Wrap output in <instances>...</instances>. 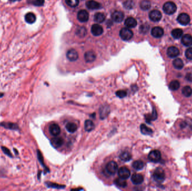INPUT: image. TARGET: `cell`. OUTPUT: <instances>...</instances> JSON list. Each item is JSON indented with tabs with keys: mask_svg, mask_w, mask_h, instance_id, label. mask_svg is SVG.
<instances>
[{
	"mask_svg": "<svg viewBox=\"0 0 192 191\" xmlns=\"http://www.w3.org/2000/svg\"><path fill=\"white\" fill-rule=\"evenodd\" d=\"M10 1H12V2H15V1H20V0H10Z\"/></svg>",
	"mask_w": 192,
	"mask_h": 191,
	"instance_id": "obj_48",
	"label": "cell"
},
{
	"mask_svg": "<svg viewBox=\"0 0 192 191\" xmlns=\"http://www.w3.org/2000/svg\"><path fill=\"white\" fill-rule=\"evenodd\" d=\"M118 169V165L115 162L111 161L109 162L106 167V170L107 173L109 174L110 175H114L116 173Z\"/></svg>",
	"mask_w": 192,
	"mask_h": 191,
	"instance_id": "obj_4",
	"label": "cell"
},
{
	"mask_svg": "<svg viewBox=\"0 0 192 191\" xmlns=\"http://www.w3.org/2000/svg\"><path fill=\"white\" fill-rule=\"evenodd\" d=\"M131 180L133 183L135 185H140L143 183L144 180V177L142 174H134L131 178Z\"/></svg>",
	"mask_w": 192,
	"mask_h": 191,
	"instance_id": "obj_16",
	"label": "cell"
},
{
	"mask_svg": "<svg viewBox=\"0 0 192 191\" xmlns=\"http://www.w3.org/2000/svg\"><path fill=\"white\" fill-rule=\"evenodd\" d=\"M86 6L89 9L97 10L101 8V5L99 2L94 0H89L86 3Z\"/></svg>",
	"mask_w": 192,
	"mask_h": 191,
	"instance_id": "obj_18",
	"label": "cell"
},
{
	"mask_svg": "<svg viewBox=\"0 0 192 191\" xmlns=\"http://www.w3.org/2000/svg\"><path fill=\"white\" fill-rule=\"evenodd\" d=\"M149 29H150L149 25H148L147 24H145V25L140 26V33H147Z\"/></svg>",
	"mask_w": 192,
	"mask_h": 191,
	"instance_id": "obj_42",
	"label": "cell"
},
{
	"mask_svg": "<svg viewBox=\"0 0 192 191\" xmlns=\"http://www.w3.org/2000/svg\"><path fill=\"white\" fill-rule=\"evenodd\" d=\"M182 93L185 97H189L192 94V88L188 86L184 87L182 89Z\"/></svg>",
	"mask_w": 192,
	"mask_h": 191,
	"instance_id": "obj_35",
	"label": "cell"
},
{
	"mask_svg": "<svg viewBox=\"0 0 192 191\" xmlns=\"http://www.w3.org/2000/svg\"><path fill=\"white\" fill-rule=\"evenodd\" d=\"M132 165H133V167L135 169H136L137 170H140L144 168L145 163L141 160H137V161H135L133 162Z\"/></svg>",
	"mask_w": 192,
	"mask_h": 191,
	"instance_id": "obj_34",
	"label": "cell"
},
{
	"mask_svg": "<svg viewBox=\"0 0 192 191\" xmlns=\"http://www.w3.org/2000/svg\"><path fill=\"white\" fill-rule=\"evenodd\" d=\"M4 93H0V98H2V97H4Z\"/></svg>",
	"mask_w": 192,
	"mask_h": 191,
	"instance_id": "obj_47",
	"label": "cell"
},
{
	"mask_svg": "<svg viewBox=\"0 0 192 191\" xmlns=\"http://www.w3.org/2000/svg\"><path fill=\"white\" fill-rule=\"evenodd\" d=\"M120 36L124 41H129L133 36V32L129 28H125L120 31Z\"/></svg>",
	"mask_w": 192,
	"mask_h": 191,
	"instance_id": "obj_3",
	"label": "cell"
},
{
	"mask_svg": "<svg viewBox=\"0 0 192 191\" xmlns=\"http://www.w3.org/2000/svg\"><path fill=\"white\" fill-rule=\"evenodd\" d=\"M0 126L1 127L10 129V130H14V131H18L19 129V126L17 123H12V122H2L0 123Z\"/></svg>",
	"mask_w": 192,
	"mask_h": 191,
	"instance_id": "obj_11",
	"label": "cell"
},
{
	"mask_svg": "<svg viewBox=\"0 0 192 191\" xmlns=\"http://www.w3.org/2000/svg\"><path fill=\"white\" fill-rule=\"evenodd\" d=\"M140 7L143 10H148L151 7V2L149 0H143L140 3Z\"/></svg>",
	"mask_w": 192,
	"mask_h": 191,
	"instance_id": "obj_28",
	"label": "cell"
},
{
	"mask_svg": "<svg viewBox=\"0 0 192 191\" xmlns=\"http://www.w3.org/2000/svg\"><path fill=\"white\" fill-rule=\"evenodd\" d=\"M116 94L117 96L118 97H119L120 98H124V97H125L127 96V93L125 91L121 90L117 91L116 93Z\"/></svg>",
	"mask_w": 192,
	"mask_h": 191,
	"instance_id": "obj_43",
	"label": "cell"
},
{
	"mask_svg": "<svg viewBox=\"0 0 192 191\" xmlns=\"http://www.w3.org/2000/svg\"><path fill=\"white\" fill-rule=\"evenodd\" d=\"M173 66H174L175 68L178 69H183L184 67V63L181 59L180 58H176L175 60H174L173 62Z\"/></svg>",
	"mask_w": 192,
	"mask_h": 191,
	"instance_id": "obj_31",
	"label": "cell"
},
{
	"mask_svg": "<svg viewBox=\"0 0 192 191\" xmlns=\"http://www.w3.org/2000/svg\"><path fill=\"white\" fill-rule=\"evenodd\" d=\"M163 34H164L163 29L160 26H156L152 29V35L155 38H161L163 36Z\"/></svg>",
	"mask_w": 192,
	"mask_h": 191,
	"instance_id": "obj_15",
	"label": "cell"
},
{
	"mask_svg": "<svg viewBox=\"0 0 192 191\" xmlns=\"http://www.w3.org/2000/svg\"><path fill=\"white\" fill-rule=\"evenodd\" d=\"M96 58V53L93 51H88L84 54V58L87 62L91 63L93 62Z\"/></svg>",
	"mask_w": 192,
	"mask_h": 191,
	"instance_id": "obj_21",
	"label": "cell"
},
{
	"mask_svg": "<svg viewBox=\"0 0 192 191\" xmlns=\"http://www.w3.org/2000/svg\"><path fill=\"white\" fill-rule=\"evenodd\" d=\"M95 124L91 120H87L84 123V128L86 131L90 132L94 129Z\"/></svg>",
	"mask_w": 192,
	"mask_h": 191,
	"instance_id": "obj_30",
	"label": "cell"
},
{
	"mask_svg": "<svg viewBox=\"0 0 192 191\" xmlns=\"http://www.w3.org/2000/svg\"><path fill=\"white\" fill-rule=\"evenodd\" d=\"M110 108L107 106H103L100 108L99 115L101 119H104L110 113Z\"/></svg>",
	"mask_w": 192,
	"mask_h": 191,
	"instance_id": "obj_23",
	"label": "cell"
},
{
	"mask_svg": "<svg viewBox=\"0 0 192 191\" xmlns=\"http://www.w3.org/2000/svg\"><path fill=\"white\" fill-rule=\"evenodd\" d=\"M177 7L173 2L169 1L166 2L163 6V11L168 15H172L176 11Z\"/></svg>",
	"mask_w": 192,
	"mask_h": 191,
	"instance_id": "obj_1",
	"label": "cell"
},
{
	"mask_svg": "<svg viewBox=\"0 0 192 191\" xmlns=\"http://www.w3.org/2000/svg\"><path fill=\"white\" fill-rule=\"evenodd\" d=\"M111 18L115 22L120 23L124 18V14L122 11H115L112 14Z\"/></svg>",
	"mask_w": 192,
	"mask_h": 191,
	"instance_id": "obj_10",
	"label": "cell"
},
{
	"mask_svg": "<svg viewBox=\"0 0 192 191\" xmlns=\"http://www.w3.org/2000/svg\"><path fill=\"white\" fill-rule=\"evenodd\" d=\"M177 20L183 25H186L190 23L191 18L188 14L186 13H181L177 18Z\"/></svg>",
	"mask_w": 192,
	"mask_h": 191,
	"instance_id": "obj_7",
	"label": "cell"
},
{
	"mask_svg": "<svg viewBox=\"0 0 192 191\" xmlns=\"http://www.w3.org/2000/svg\"><path fill=\"white\" fill-rule=\"evenodd\" d=\"M125 25L129 28H133L137 26V22L133 17H129L125 20Z\"/></svg>",
	"mask_w": 192,
	"mask_h": 191,
	"instance_id": "obj_22",
	"label": "cell"
},
{
	"mask_svg": "<svg viewBox=\"0 0 192 191\" xmlns=\"http://www.w3.org/2000/svg\"><path fill=\"white\" fill-rule=\"evenodd\" d=\"M153 178L157 182H163L165 178V174L164 170L162 168H157L153 172Z\"/></svg>",
	"mask_w": 192,
	"mask_h": 191,
	"instance_id": "obj_2",
	"label": "cell"
},
{
	"mask_svg": "<svg viewBox=\"0 0 192 191\" xmlns=\"http://www.w3.org/2000/svg\"><path fill=\"white\" fill-rule=\"evenodd\" d=\"M186 56L188 59L192 60V48H189L187 49L186 51Z\"/></svg>",
	"mask_w": 192,
	"mask_h": 191,
	"instance_id": "obj_44",
	"label": "cell"
},
{
	"mask_svg": "<svg viewBox=\"0 0 192 191\" xmlns=\"http://www.w3.org/2000/svg\"><path fill=\"white\" fill-rule=\"evenodd\" d=\"M66 4L71 7H76L79 4V0H65Z\"/></svg>",
	"mask_w": 192,
	"mask_h": 191,
	"instance_id": "obj_37",
	"label": "cell"
},
{
	"mask_svg": "<svg viewBox=\"0 0 192 191\" xmlns=\"http://www.w3.org/2000/svg\"><path fill=\"white\" fill-rule=\"evenodd\" d=\"M105 15L102 12H97L94 16V20L98 23H103L105 20Z\"/></svg>",
	"mask_w": 192,
	"mask_h": 191,
	"instance_id": "obj_24",
	"label": "cell"
},
{
	"mask_svg": "<svg viewBox=\"0 0 192 191\" xmlns=\"http://www.w3.org/2000/svg\"><path fill=\"white\" fill-rule=\"evenodd\" d=\"M117 173L120 178H122L124 180L128 179L130 176V170L125 167H122L120 168L117 171Z\"/></svg>",
	"mask_w": 192,
	"mask_h": 191,
	"instance_id": "obj_6",
	"label": "cell"
},
{
	"mask_svg": "<svg viewBox=\"0 0 192 191\" xmlns=\"http://www.w3.org/2000/svg\"><path fill=\"white\" fill-rule=\"evenodd\" d=\"M183 31L181 29H175L171 31V35L175 39H179L183 35Z\"/></svg>",
	"mask_w": 192,
	"mask_h": 191,
	"instance_id": "obj_32",
	"label": "cell"
},
{
	"mask_svg": "<svg viewBox=\"0 0 192 191\" xmlns=\"http://www.w3.org/2000/svg\"><path fill=\"white\" fill-rule=\"evenodd\" d=\"M149 17L152 21L154 22H157L161 19L162 14L159 10H154L150 12Z\"/></svg>",
	"mask_w": 192,
	"mask_h": 191,
	"instance_id": "obj_8",
	"label": "cell"
},
{
	"mask_svg": "<svg viewBox=\"0 0 192 191\" xmlns=\"http://www.w3.org/2000/svg\"><path fill=\"white\" fill-rule=\"evenodd\" d=\"M89 14L86 10H80L78 12V15H77V17L78 19L79 20V21L82 22V23H85L87 22L88 19H89Z\"/></svg>",
	"mask_w": 192,
	"mask_h": 191,
	"instance_id": "obj_9",
	"label": "cell"
},
{
	"mask_svg": "<svg viewBox=\"0 0 192 191\" xmlns=\"http://www.w3.org/2000/svg\"><path fill=\"white\" fill-rule=\"evenodd\" d=\"M180 86V84L179 81L178 80H173L170 83L169 88L170 90H171L173 91H175V90H177L178 89H179Z\"/></svg>",
	"mask_w": 192,
	"mask_h": 191,
	"instance_id": "obj_33",
	"label": "cell"
},
{
	"mask_svg": "<svg viewBox=\"0 0 192 191\" xmlns=\"http://www.w3.org/2000/svg\"><path fill=\"white\" fill-rule=\"evenodd\" d=\"M25 20L28 24L34 23L36 20L35 15L32 12H29L25 16Z\"/></svg>",
	"mask_w": 192,
	"mask_h": 191,
	"instance_id": "obj_25",
	"label": "cell"
},
{
	"mask_svg": "<svg viewBox=\"0 0 192 191\" xmlns=\"http://www.w3.org/2000/svg\"><path fill=\"white\" fill-rule=\"evenodd\" d=\"M91 32L94 36L101 35L104 32V29L99 24H94L91 27Z\"/></svg>",
	"mask_w": 192,
	"mask_h": 191,
	"instance_id": "obj_14",
	"label": "cell"
},
{
	"mask_svg": "<svg viewBox=\"0 0 192 191\" xmlns=\"http://www.w3.org/2000/svg\"><path fill=\"white\" fill-rule=\"evenodd\" d=\"M1 149H2V150L3 151V152L5 155H6L7 156H9L10 157H13L11 151H10V150L8 148H7V147H5V146H2L1 147Z\"/></svg>",
	"mask_w": 192,
	"mask_h": 191,
	"instance_id": "obj_41",
	"label": "cell"
},
{
	"mask_svg": "<svg viewBox=\"0 0 192 191\" xmlns=\"http://www.w3.org/2000/svg\"><path fill=\"white\" fill-rule=\"evenodd\" d=\"M114 183L117 187H121V188H125L127 186V181L125 180L122 179L120 177L115 180Z\"/></svg>",
	"mask_w": 192,
	"mask_h": 191,
	"instance_id": "obj_29",
	"label": "cell"
},
{
	"mask_svg": "<svg viewBox=\"0 0 192 191\" xmlns=\"http://www.w3.org/2000/svg\"><path fill=\"white\" fill-rule=\"evenodd\" d=\"M66 57L70 61H75L78 59L79 55L75 49H70L66 53Z\"/></svg>",
	"mask_w": 192,
	"mask_h": 191,
	"instance_id": "obj_17",
	"label": "cell"
},
{
	"mask_svg": "<svg viewBox=\"0 0 192 191\" xmlns=\"http://www.w3.org/2000/svg\"><path fill=\"white\" fill-rule=\"evenodd\" d=\"M49 131L53 136H58L61 132L60 126L56 123H52L49 127Z\"/></svg>",
	"mask_w": 192,
	"mask_h": 191,
	"instance_id": "obj_12",
	"label": "cell"
},
{
	"mask_svg": "<svg viewBox=\"0 0 192 191\" xmlns=\"http://www.w3.org/2000/svg\"><path fill=\"white\" fill-rule=\"evenodd\" d=\"M181 43L185 46H192V36L190 34L184 35L181 38Z\"/></svg>",
	"mask_w": 192,
	"mask_h": 191,
	"instance_id": "obj_20",
	"label": "cell"
},
{
	"mask_svg": "<svg viewBox=\"0 0 192 191\" xmlns=\"http://www.w3.org/2000/svg\"><path fill=\"white\" fill-rule=\"evenodd\" d=\"M140 131H141L142 133L145 134H151L153 132V131L151 128L148 127L144 124H142L140 126Z\"/></svg>",
	"mask_w": 192,
	"mask_h": 191,
	"instance_id": "obj_36",
	"label": "cell"
},
{
	"mask_svg": "<svg viewBox=\"0 0 192 191\" xmlns=\"http://www.w3.org/2000/svg\"><path fill=\"white\" fill-rule=\"evenodd\" d=\"M44 2H45V0H35L33 2V4L35 6H41L44 4Z\"/></svg>",
	"mask_w": 192,
	"mask_h": 191,
	"instance_id": "obj_45",
	"label": "cell"
},
{
	"mask_svg": "<svg viewBox=\"0 0 192 191\" xmlns=\"http://www.w3.org/2000/svg\"><path fill=\"white\" fill-rule=\"evenodd\" d=\"M157 118V114L156 112V110L154 109L153 113L152 114L151 116H148L147 117V121L148 122V121H153V120H155Z\"/></svg>",
	"mask_w": 192,
	"mask_h": 191,
	"instance_id": "obj_40",
	"label": "cell"
},
{
	"mask_svg": "<svg viewBox=\"0 0 192 191\" xmlns=\"http://www.w3.org/2000/svg\"><path fill=\"white\" fill-rule=\"evenodd\" d=\"M66 129L70 133H74L78 129V126L75 123L69 122L66 124Z\"/></svg>",
	"mask_w": 192,
	"mask_h": 191,
	"instance_id": "obj_26",
	"label": "cell"
},
{
	"mask_svg": "<svg viewBox=\"0 0 192 191\" xmlns=\"http://www.w3.org/2000/svg\"><path fill=\"white\" fill-rule=\"evenodd\" d=\"M76 33L78 35L83 37L86 34V29L84 28V27H80L79 28L77 29Z\"/></svg>",
	"mask_w": 192,
	"mask_h": 191,
	"instance_id": "obj_38",
	"label": "cell"
},
{
	"mask_svg": "<svg viewBox=\"0 0 192 191\" xmlns=\"http://www.w3.org/2000/svg\"><path fill=\"white\" fill-rule=\"evenodd\" d=\"M119 157L120 160L123 162H128L131 160L132 155L128 151H124L120 154Z\"/></svg>",
	"mask_w": 192,
	"mask_h": 191,
	"instance_id": "obj_27",
	"label": "cell"
},
{
	"mask_svg": "<svg viewBox=\"0 0 192 191\" xmlns=\"http://www.w3.org/2000/svg\"><path fill=\"white\" fill-rule=\"evenodd\" d=\"M186 79L189 80V81H192V75L189 74H188L186 76Z\"/></svg>",
	"mask_w": 192,
	"mask_h": 191,
	"instance_id": "obj_46",
	"label": "cell"
},
{
	"mask_svg": "<svg viewBox=\"0 0 192 191\" xmlns=\"http://www.w3.org/2000/svg\"><path fill=\"white\" fill-rule=\"evenodd\" d=\"M133 5H134L133 2L132 0H127V1H125L124 3V6L126 9H130L133 8Z\"/></svg>",
	"mask_w": 192,
	"mask_h": 191,
	"instance_id": "obj_39",
	"label": "cell"
},
{
	"mask_svg": "<svg viewBox=\"0 0 192 191\" xmlns=\"http://www.w3.org/2000/svg\"><path fill=\"white\" fill-rule=\"evenodd\" d=\"M161 158V154L160 151L155 150L151 151L148 155L149 160L153 162H158Z\"/></svg>",
	"mask_w": 192,
	"mask_h": 191,
	"instance_id": "obj_5",
	"label": "cell"
},
{
	"mask_svg": "<svg viewBox=\"0 0 192 191\" xmlns=\"http://www.w3.org/2000/svg\"><path fill=\"white\" fill-rule=\"evenodd\" d=\"M179 53H180V51L179 49L176 46H170L168 49L167 51V54L168 56L171 58H175L178 56Z\"/></svg>",
	"mask_w": 192,
	"mask_h": 191,
	"instance_id": "obj_13",
	"label": "cell"
},
{
	"mask_svg": "<svg viewBox=\"0 0 192 191\" xmlns=\"http://www.w3.org/2000/svg\"><path fill=\"white\" fill-rule=\"evenodd\" d=\"M51 144L53 147L56 148H58L64 144V140L62 137L55 136V137L51 139Z\"/></svg>",
	"mask_w": 192,
	"mask_h": 191,
	"instance_id": "obj_19",
	"label": "cell"
}]
</instances>
